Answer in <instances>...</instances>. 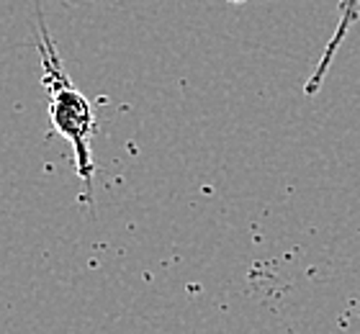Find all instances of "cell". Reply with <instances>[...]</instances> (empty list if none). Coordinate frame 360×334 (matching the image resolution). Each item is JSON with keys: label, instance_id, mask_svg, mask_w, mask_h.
Returning a JSON list of instances; mask_svg holds the SVG:
<instances>
[{"label": "cell", "instance_id": "3", "mask_svg": "<svg viewBox=\"0 0 360 334\" xmlns=\"http://www.w3.org/2000/svg\"><path fill=\"white\" fill-rule=\"evenodd\" d=\"M226 3H234V6H240V3H248V0H226Z\"/></svg>", "mask_w": 360, "mask_h": 334}, {"label": "cell", "instance_id": "1", "mask_svg": "<svg viewBox=\"0 0 360 334\" xmlns=\"http://www.w3.org/2000/svg\"><path fill=\"white\" fill-rule=\"evenodd\" d=\"M34 13H37V41H39V57H41V82L46 88V111L52 129L60 134L62 139L70 141V147L75 152V170L77 178L83 183V198L93 200V178H96V162H93V134L98 129L93 105L83 96V90L75 88L72 77L68 75V67L62 62L57 44L52 34L46 29L41 3L31 0Z\"/></svg>", "mask_w": 360, "mask_h": 334}, {"label": "cell", "instance_id": "2", "mask_svg": "<svg viewBox=\"0 0 360 334\" xmlns=\"http://www.w3.org/2000/svg\"><path fill=\"white\" fill-rule=\"evenodd\" d=\"M358 18H360V0H342V3H340V21H338V26H335V34L330 37L322 57H319V62H316L314 72H311V77H309L307 85H304L307 98H314L316 93H319V88L324 85V77H327V72H330L332 62H335V57H338L340 46L345 44L347 34H350V29L355 26Z\"/></svg>", "mask_w": 360, "mask_h": 334}]
</instances>
